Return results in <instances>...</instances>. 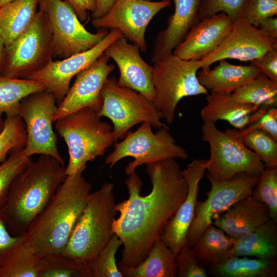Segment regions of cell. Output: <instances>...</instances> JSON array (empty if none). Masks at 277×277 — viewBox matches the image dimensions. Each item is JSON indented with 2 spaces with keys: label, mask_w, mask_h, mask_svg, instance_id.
Segmentation results:
<instances>
[{
  "label": "cell",
  "mask_w": 277,
  "mask_h": 277,
  "mask_svg": "<svg viewBox=\"0 0 277 277\" xmlns=\"http://www.w3.org/2000/svg\"><path fill=\"white\" fill-rule=\"evenodd\" d=\"M145 165L151 191L141 195L143 183L140 176L135 172L128 175L125 185L129 196L116 204L120 215L113 222V233L124 246L120 262L129 267L136 266L147 256L188 190L175 159Z\"/></svg>",
  "instance_id": "6da1fadb"
},
{
  "label": "cell",
  "mask_w": 277,
  "mask_h": 277,
  "mask_svg": "<svg viewBox=\"0 0 277 277\" xmlns=\"http://www.w3.org/2000/svg\"><path fill=\"white\" fill-rule=\"evenodd\" d=\"M67 176L65 165L49 155H40L29 163L13 181L0 209L11 234L26 232Z\"/></svg>",
  "instance_id": "7a4b0ae2"
},
{
  "label": "cell",
  "mask_w": 277,
  "mask_h": 277,
  "mask_svg": "<svg viewBox=\"0 0 277 277\" xmlns=\"http://www.w3.org/2000/svg\"><path fill=\"white\" fill-rule=\"evenodd\" d=\"M86 168L67 176L22 235L36 253L61 252L65 248L91 193L92 185L83 175Z\"/></svg>",
  "instance_id": "3957f363"
},
{
  "label": "cell",
  "mask_w": 277,
  "mask_h": 277,
  "mask_svg": "<svg viewBox=\"0 0 277 277\" xmlns=\"http://www.w3.org/2000/svg\"><path fill=\"white\" fill-rule=\"evenodd\" d=\"M113 190V183H105L91 192L61 252L89 269L114 234L113 222L117 211Z\"/></svg>",
  "instance_id": "277c9868"
},
{
  "label": "cell",
  "mask_w": 277,
  "mask_h": 277,
  "mask_svg": "<svg viewBox=\"0 0 277 277\" xmlns=\"http://www.w3.org/2000/svg\"><path fill=\"white\" fill-rule=\"evenodd\" d=\"M56 130L65 142L69 156L67 176H73L88 162L104 155L117 138L113 127L103 121L94 110L85 108L55 122Z\"/></svg>",
  "instance_id": "5b68a950"
},
{
  "label": "cell",
  "mask_w": 277,
  "mask_h": 277,
  "mask_svg": "<svg viewBox=\"0 0 277 277\" xmlns=\"http://www.w3.org/2000/svg\"><path fill=\"white\" fill-rule=\"evenodd\" d=\"M152 83L156 96L153 103L168 124L174 121L179 102L184 97L207 94L196 74L197 61L185 60L173 53L153 63Z\"/></svg>",
  "instance_id": "8992f818"
},
{
  "label": "cell",
  "mask_w": 277,
  "mask_h": 277,
  "mask_svg": "<svg viewBox=\"0 0 277 277\" xmlns=\"http://www.w3.org/2000/svg\"><path fill=\"white\" fill-rule=\"evenodd\" d=\"M114 150L105 158V163L110 169L126 157H132L125 169L129 175L142 165L153 163L168 159L188 158L187 151L178 145L167 126L159 128L154 133L152 126L143 123L135 131L130 130L119 143H115Z\"/></svg>",
  "instance_id": "52a82bcc"
},
{
  "label": "cell",
  "mask_w": 277,
  "mask_h": 277,
  "mask_svg": "<svg viewBox=\"0 0 277 277\" xmlns=\"http://www.w3.org/2000/svg\"><path fill=\"white\" fill-rule=\"evenodd\" d=\"M201 130L203 141L210 146L206 168L209 180H228L241 172L260 174L265 169L261 159L230 129L222 131L215 123L204 122Z\"/></svg>",
  "instance_id": "ba28073f"
},
{
  "label": "cell",
  "mask_w": 277,
  "mask_h": 277,
  "mask_svg": "<svg viewBox=\"0 0 277 277\" xmlns=\"http://www.w3.org/2000/svg\"><path fill=\"white\" fill-rule=\"evenodd\" d=\"M101 95L102 106L97 114L111 120L117 139H123L134 125L144 122L160 128L167 126L162 123L163 116L153 102L141 93L120 86L116 77L108 78Z\"/></svg>",
  "instance_id": "9c48e42d"
},
{
  "label": "cell",
  "mask_w": 277,
  "mask_h": 277,
  "mask_svg": "<svg viewBox=\"0 0 277 277\" xmlns=\"http://www.w3.org/2000/svg\"><path fill=\"white\" fill-rule=\"evenodd\" d=\"M53 56L49 21L46 13L39 9L27 29L6 47L1 75L25 78L44 67Z\"/></svg>",
  "instance_id": "30bf717a"
},
{
  "label": "cell",
  "mask_w": 277,
  "mask_h": 277,
  "mask_svg": "<svg viewBox=\"0 0 277 277\" xmlns=\"http://www.w3.org/2000/svg\"><path fill=\"white\" fill-rule=\"evenodd\" d=\"M38 5L49 21L53 56L61 59L89 50L108 33L104 28L95 33L88 31L71 6L63 0H39Z\"/></svg>",
  "instance_id": "8fae6325"
},
{
  "label": "cell",
  "mask_w": 277,
  "mask_h": 277,
  "mask_svg": "<svg viewBox=\"0 0 277 277\" xmlns=\"http://www.w3.org/2000/svg\"><path fill=\"white\" fill-rule=\"evenodd\" d=\"M56 102L54 95L45 90L34 92L21 101L18 115L26 127V155L29 157L34 154L49 155L65 165L52 126L57 109Z\"/></svg>",
  "instance_id": "7c38bea8"
},
{
  "label": "cell",
  "mask_w": 277,
  "mask_h": 277,
  "mask_svg": "<svg viewBox=\"0 0 277 277\" xmlns=\"http://www.w3.org/2000/svg\"><path fill=\"white\" fill-rule=\"evenodd\" d=\"M260 174L241 172L228 180H209L210 190L207 192L205 201L197 202L194 217L187 233L186 240L189 246L193 245L213 219L238 201L252 195Z\"/></svg>",
  "instance_id": "4fadbf2b"
},
{
  "label": "cell",
  "mask_w": 277,
  "mask_h": 277,
  "mask_svg": "<svg viewBox=\"0 0 277 277\" xmlns=\"http://www.w3.org/2000/svg\"><path fill=\"white\" fill-rule=\"evenodd\" d=\"M171 1L115 0L103 16L93 18L92 25L97 29H117L125 38L145 52L146 29L157 13L171 6Z\"/></svg>",
  "instance_id": "5bb4252c"
},
{
  "label": "cell",
  "mask_w": 277,
  "mask_h": 277,
  "mask_svg": "<svg viewBox=\"0 0 277 277\" xmlns=\"http://www.w3.org/2000/svg\"><path fill=\"white\" fill-rule=\"evenodd\" d=\"M124 37L120 30L111 29L93 47L60 60L51 59L42 68L25 78L43 84L45 90L54 95L58 105L68 93L73 77L92 65L112 43Z\"/></svg>",
  "instance_id": "9a60e30c"
},
{
  "label": "cell",
  "mask_w": 277,
  "mask_h": 277,
  "mask_svg": "<svg viewBox=\"0 0 277 277\" xmlns=\"http://www.w3.org/2000/svg\"><path fill=\"white\" fill-rule=\"evenodd\" d=\"M273 48L277 49V39L271 38L242 17L233 22L220 45L197 61V64L201 69H207L214 63L223 59L250 61L262 57Z\"/></svg>",
  "instance_id": "2e32d148"
},
{
  "label": "cell",
  "mask_w": 277,
  "mask_h": 277,
  "mask_svg": "<svg viewBox=\"0 0 277 277\" xmlns=\"http://www.w3.org/2000/svg\"><path fill=\"white\" fill-rule=\"evenodd\" d=\"M109 60L104 52L92 65L76 75L72 86L57 106L54 122L85 108L100 111L103 103L102 87L115 69L114 65L108 64Z\"/></svg>",
  "instance_id": "e0dca14e"
},
{
  "label": "cell",
  "mask_w": 277,
  "mask_h": 277,
  "mask_svg": "<svg viewBox=\"0 0 277 277\" xmlns=\"http://www.w3.org/2000/svg\"><path fill=\"white\" fill-rule=\"evenodd\" d=\"M104 53L118 67L120 86L135 90L154 102L156 92L152 83L153 66L142 58L136 45L122 37L112 43Z\"/></svg>",
  "instance_id": "ac0fdd59"
},
{
  "label": "cell",
  "mask_w": 277,
  "mask_h": 277,
  "mask_svg": "<svg viewBox=\"0 0 277 277\" xmlns=\"http://www.w3.org/2000/svg\"><path fill=\"white\" fill-rule=\"evenodd\" d=\"M207 160H194L182 170L188 186L187 195L168 223L161 239L176 255L186 243V235L195 215L199 183L205 174Z\"/></svg>",
  "instance_id": "d6986e66"
},
{
  "label": "cell",
  "mask_w": 277,
  "mask_h": 277,
  "mask_svg": "<svg viewBox=\"0 0 277 277\" xmlns=\"http://www.w3.org/2000/svg\"><path fill=\"white\" fill-rule=\"evenodd\" d=\"M233 22L224 12L199 21L172 53L185 60H202L220 45L229 32Z\"/></svg>",
  "instance_id": "ffe728a7"
},
{
  "label": "cell",
  "mask_w": 277,
  "mask_h": 277,
  "mask_svg": "<svg viewBox=\"0 0 277 277\" xmlns=\"http://www.w3.org/2000/svg\"><path fill=\"white\" fill-rule=\"evenodd\" d=\"M207 95V104L200 111L202 120L214 123L218 120L226 121L237 130L256 122L271 108L238 102L232 93L211 92Z\"/></svg>",
  "instance_id": "44dd1931"
},
{
  "label": "cell",
  "mask_w": 277,
  "mask_h": 277,
  "mask_svg": "<svg viewBox=\"0 0 277 277\" xmlns=\"http://www.w3.org/2000/svg\"><path fill=\"white\" fill-rule=\"evenodd\" d=\"M174 11L167 21L166 28L157 35L151 54V61L157 62L172 53L190 29L199 22L202 0H171Z\"/></svg>",
  "instance_id": "7402d4cb"
},
{
  "label": "cell",
  "mask_w": 277,
  "mask_h": 277,
  "mask_svg": "<svg viewBox=\"0 0 277 277\" xmlns=\"http://www.w3.org/2000/svg\"><path fill=\"white\" fill-rule=\"evenodd\" d=\"M270 219L267 206L251 195L233 204L213 219L211 224L235 240L256 229Z\"/></svg>",
  "instance_id": "603a6c76"
},
{
  "label": "cell",
  "mask_w": 277,
  "mask_h": 277,
  "mask_svg": "<svg viewBox=\"0 0 277 277\" xmlns=\"http://www.w3.org/2000/svg\"><path fill=\"white\" fill-rule=\"evenodd\" d=\"M214 69H202L197 72V78L200 84L207 91L232 93L241 86L257 77L261 73L255 66L235 65L226 59Z\"/></svg>",
  "instance_id": "cb8c5ba5"
},
{
  "label": "cell",
  "mask_w": 277,
  "mask_h": 277,
  "mask_svg": "<svg viewBox=\"0 0 277 277\" xmlns=\"http://www.w3.org/2000/svg\"><path fill=\"white\" fill-rule=\"evenodd\" d=\"M277 222L270 219L256 229L234 240L229 257L254 256L276 260Z\"/></svg>",
  "instance_id": "d4e9b609"
},
{
  "label": "cell",
  "mask_w": 277,
  "mask_h": 277,
  "mask_svg": "<svg viewBox=\"0 0 277 277\" xmlns=\"http://www.w3.org/2000/svg\"><path fill=\"white\" fill-rule=\"evenodd\" d=\"M123 277H176L175 255L161 238L156 241L147 256L136 266L117 263Z\"/></svg>",
  "instance_id": "484cf974"
},
{
  "label": "cell",
  "mask_w": 277,
  "mask_h": 277,
  "mask_svg": "<svg viewBox=\"0 0 277 277\" xmlns=\"http://www.w3.org/2000/svg\"><path fill=\"white\" fill-rule=\"evenodd\" d=\"M39 0H14L0 8V34L7 47L33 21Z\"/></svg>",
  "instance_id": "4316f807"
},
{
  "label": "cell",
  "mask_w": 277,
  "mask_h": 277,
  "mask_svg": "<svg viewBox=\"0 0 277 277\" xmlns=\"http://www.w3.org/2000/svg\"><path fill=\"white\" fill-rule=\"evenodd\" d=\"M233 242L223 230L211 224L191 247L200 264L207 269L229 258Z\"/></svg>",
  "instance_id": "83f0119b"
},
{
  "label": "cell",
  "mask_w": 277,
  "mask_h": 277,
  "mask_svg": "<svg viewBox=\"0 0 277 277\" xmlns=\"http://www.w3.org/2000/svg\"><path fill=\"white\" fill-rule=\"evenodd\" d=\"M207 271L208 274L216 277H275L277 261L232 256L208 268Z\"/></svg>",
  "instance_id": "f1b7e54d"
},
{
  "label": "cell",
  "mask_w": 277,
  "mask_h": 277,
  "mask_svg": "<svg viewBox=\"0 0 277 277\" xmlns=\"http://www.w3.org/2000/svg\"><path fill=\"white\" fill-rule=\"evenodd\" d=\"M45 90L41 83L29 79L0 75V117L18 115L21 101L34 92Z\"/></svg>",
  "instance_id": "f546056e"
},
{
  "label": "cell",
  "mask_w": 277,
  "mask_h": 277,
  "mask_svg": "<svg viewBox=\"0 0 277 277\" xmlns=\"http://www.w3.org/2000/svg\"><path fill=\"white\" fill-rule=\"evenodd\" d=\"M37 254L22 240L0 265V277H38Z\"/></svg>",
  "instance_id": "4dcf8cb0"
},
{
  "label": "cell",
  "mask_w": 277,
  "mask_h": 277,
  "mask_svg": "<svg viewBox=\"0 0 277 277\" xmlns=\"http://www.w3.org/2000/svg\"><path fill=\"white\" fill-rule=\"evenodd\" d=\"M38 277H91L89 268L62 252L37 253Z\"/></svg>",
  "instance_id": "1f68e13d"
},
{
  "label": "cell",
  "mask_w": 277,
  "mask_h": 277,
  "mask_svg": "<svg viewBox=\"0 0 277 277\" xmlns=\"http://www.w3.org/2000/svg\"><path fill=\"white\" fill-rule=\"evenodd\" d=\"M238 102L261 107H276L277 83L260 73L251 81L232 93Z\"/></svg>",
  "instance_id": "d6a6232c"
},
{
  "label": "cell",
  "mask_w": 277,
  "mask_h": 277,
  "mask_svg": "<svg viewBox=\"0 0 277 277\" xmlns=\"http://www.w3.org/2000/svg\"><path fill=\"white\" fill-rule=\"evenodd\" d=\"M230 130L261 159L265 167H277V141L269 133L260 130H253L239 134L234 129Z\"/></svg>",
  "instance_id": "836d02e7"
},
{
  "label": "cell",
  "mask_w": 277,
  "mask_h": 277,
  "mask_svg": "<svg viewBox=\"0 0 277 277\" xmlns=\"http://www.w3.org/2000/svg\"><path fill=\"white\" fill-rule=\"evenodd\" d=\"M24 148L13 149L9 157L0 164V209L14 180L32 161L31 157L26 155Z\"/></svg>",
  "instance_id": "e575fe53"
},
{
  "label": "cell",
  "mask_w": 277,
  "mask_h": 277,
  "mask_svg": "<svg viewBox=\"0 0 277 277\" xmlns=\"http://www.w3.org/2000/svg\"><path fill=\"white\" fill-rule=\"evenodd\" d=\"M251 195L267 206L270 219L277 222V167L265 168Z\"/></svg>",
  "instance_id": "d590c367"
},
{
  "label": "cell",
  "mask_w": 277,
  "mask_h": 277,
  "mask_svg": "<svg viewBox=\"0 0 277 277\" xmlns=\"http://www.w3.org/2000/svg\"><path fill=\"white\" fill-rule=\"evenodd\" d=\"M27 133L24 121L18 115L6 117L4 127L0 133V164L7 159L10 151L25 147Z\"/></svg>",
  "instance_id": "8d00e7d4"
},
{
  "label": "cell",
  "mask_w": 277,
  "mask_h": 277,
  "mask_svg": "<svg viewBox=\"0 0 277 277\" xmlns=\"http://www.w3.org/2000/svg\"><path fill=\"white\" fill-rule=\"evenodd\" d=\"M123 245L117 235L114 233L111 239L90 266L91 277H123L118 270L115 255Z\"/></svg>",
  "instance_id": "74e56055"
},
{
  "label": "cell",
  "mask_w": 277,
  "mask_h": 277,
  "mask_svg": "<svg viewBox=\"0 0 277 277\" xmlns=\"http://www.w3.org/2000/svg\"><path fill=\"white\" fill-rule=\"evenodd\" d=\"M248 0H202L199 21L220 12H224L234 22L243 17Z\"/></svg>",
  "instance_id": "f35d334b"
},
{
  "label": "cell",
  "mask_w": 277,
  "mask_h": 277,
  "mask_svg": "<svg viewBox=\"0 0 277 277\" xmlns=\"http://www.w3.org/2000/svg\"><path fill=\"white\" fill-rule=\"evenodd\" d=\"M176 276L207 277V269L197 260L187 242L175 255Z\"/></svg>",
  "instance_id": "ab89813d"
},
{
  "label": "cell",
  "mask_w": 277,
  "mask_h": 277,
  "mask_svg": "<svg viewBox=\"0 0 277 277\" xmlns=\"http://www.w3.org/2000/svg\"><path fill=\"white\" fill-rule=\"evenodd\" d=\"M277 14V0H248L243 18L258 27L264 19Z\"/></svg>",
  "instance_id": "60d3db41"
},
{
  "label": "cell",
  "mask_w": 277,
  "mask_h": 277,
  "mask_svg": "<svg viewBox=\"0 0 277 277\" xmlns=\"http://www.w3.org/2000/svg\"><path fill=\"white\" fill-rule=\"evenodd\" d=\"M235 129V132L242 134L253 130L265 131L277 141V109L276 107L270 108L266 113L258 121L242 130Z\"/></svg>",
  "instance_id": "b9f144b4"
},
{
  "label": "cell",
  "mask_w": 277,
  "mask_h": 277,
  "mask_svg": "<svg viewBox=\"0 0 277 277\" xmlns=\"http://www.w3.org/2000/svg\"><path fill=\"white\" fill-rule=\"evenodd\" d=\"M249 62L261 73L277 83V49L273 48L262 57Z\"/></svg>",
  "instance_id": "7bdbcfd3"
},
{
  "label": "cell",
  "mask_w": 277,
  "mask_h": 277,
  "mask_svg": "<svg viewBox=\"0 0 277 277\" xmlns=\"http://www.w3.org/2000/svg\"><path fill=\"white\" fill-rule=\"evenodd\" d=\"M22 239V235L14 236L10 233L0 213V265Z\"/></svg>",
  "instance_id": "ee69618b"
},
{
  "label": "cell",
  "mask_w": 277,
  "mask_h": 277,
  "mask_svg": "<svg viewBox=\"0 0 277 277\" xmlns=\"http://www.w3.org/2000/svg\"><path fill=\"white\" fill-rule=\"evenodd\" d=\"M67 2L72 8L80 21L86 22L88 19V11L92 13L96 8L95 0H63Z\"/></svg>",
  "instance_id": "f6af8a7d"
},
{
  "label": "cell",
  "mask_w": 277,
  "mask_h": 277,
  "mask_svg": "<svg viewBox=\"0 0 277 277\" xmlns=\"http://www.w3.org/2000/svg\"><path fill=\"white\" fill-rule=\"evenodd\" d=\"M258 27L271 38L277 39V18L270 17L262 21Z\"/></svg>",
  "instance_id": "bcb514c9"
},
{
  "label": "cell",
  "mask_w": 277,
  "mask_h": 277,
  "mask_svg": "<svg viewBox=\"0 0 277 277\" xmlns=\"http://www.w3.org/2000/svg\"><path fill=\"white\" fill-rule=\"evenodd\" d=\"M96 8L92 13L93 18L101 17L105 15L111 8L115 0H95Z\"/></svg>",
  "instance_id": "7dc6e473"
},
{
  "label": "cell",
  "mask_w": 277,
  "mask_h": 277,
  "mask_svg": "<svg viewBox=\"0 0 277 277\" xmlns=\"http://www.w3.org/2000/svg\"><path fill=\"white\" fill-rule=\"evenodd\" d=\"M6 53V47L3 41L0 42V75L4 68Z\"/></svg>",
  "instance_id": "c3c4849f"
},
{
  "label": "cell",
  "mask_w": 277,
  "mask_h": 277,
  "mask_svg": "<svg viewBox=\"0 0 277 277\" xmlns=\"http://www.w3.org/2000/svg\"><path fill=\"white\" fill-rule=\"evenodd\" d=\"M14 0H0V8L3 6L11 2Z\"/></svg>",
  "instance_id": "681fc988"
},
{
  "label": "cell",
  "mask_w": 277,
  "mask_h": 277,
  "mask_svg": "<svg viewBox=\"0 0 277 277\" xmlns=\"http://www.w3.org/2000/svg\"><path fill=\"white\" fill-rule=\"evenodd\" d=\"M4 127V121L0 117V133L2 132Z\"/></svg>",
  "instance_id": "f907efd6"
},
{
  "label": "cell",
  "mask_w": 277,
  "mask_h": 277,
  "mask_svg": "<svg viewBox=\"0 0 277 277\" xmlns=\"http://www.w3.org/2000/svg\"><path fill=\"white\" fill-rule=\"evenodd\" d=\"M2 41H3V39H2V36H1V35L0 34V42Z\"/></svg>",
  "instance_id": "816d5d0a"
},
{
  "label": "cell",
  "mask_w": 277,
  "mask_h": 277,
  "mask_svg": "<svg viewBox=\"0 0 277 277\" xmlns=\"http://www.w3.org/2000/svg\"><path fill=\"white\" fill-rule=\"evenodd\" d=\"M147 1H152V0H147Z\"/></svg>",
  "instance_id": "f5cc1de1"
},
{
  "label": "cell",
  "mask_w": 277,
  "mask_h": 277,
  "mask_svg": "<svg viewBox=\"0 0 277 277\" xmlns=\"http://www.w3.org/2000/svg\"><path fill=\"white\" fill-rule=\"evenodd\" d=\"M169 1H171V0H169Z\"/></svg>",
  "instance_id": "db71d44e"
}]
</instances>
